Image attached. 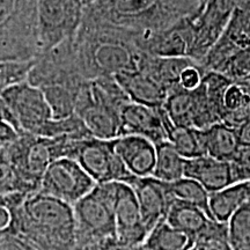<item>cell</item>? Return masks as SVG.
<instances>
[{"instance_id": "83f0119b", "label": "cell", "mask_w": 250, "mask_h": 250, "mask_svg": "<svg viewBox=\"0 0 250 250\" xmlns=\"http://www.w3.org/2000/svg\"><path fill=\"white\" fill-rule=\"evenodd\" d=\"M165 184L170 201H180L187 204L195 205L211 217L210 208H208L210 193L198 182L188 177H183L174 182H165Z\"/></svg>"}, {"instance_id": "277c9868", "label": "cell", "mask_w": 250, "mask_h": 250, "mask_svg": "<svg viewBox=\"0 0 250 250\" xmlns=\"http://www.w3.org/2000/svg\"><path fill=\"white\" fill-rule=\"evenodd\" d=\"M131 102L115 77L87 80L76 100V115L92 137L114 140L121 137L122 108Z\"/></svg>"}, {"instance_id": "f6af8a7d", "label": "cell", "mask_w": 250, "mask_h": 250, "mask_svg": "<svg viewBox=\"0 0 250 250\" xmlns=\"http://www.w3.org/2000/svg\"><path fill=\"white\" fill-rule=\"evenodd\" d=\"M137 250H139V249H138V248H137Z\"/></svg>"}, {"instance_id": "9a60e30c", "label": "cell", "mask_w": 250, "mask_h": 250, "mask_svg": "<svg viewBox=\"0 0 250 250\" xmlns=\"http://www.w3.org/2000/svg\"><path fill=\"white\" fill-rule=\"evenodd\" d=\"M161 108L146 107L133 102L126 103L120 114L121 137L140 136L155 145L167 140Z\"/></svg>"}, {"instance_id": "ffe728a7", "label": "cell", "mask_w": 250, "mask_h": 250, "mask_svg": "<svg viewBox=\"0 0 250 250\" xmlns=\"http://www.w3.org/2000/svg\"><path fill=\"white\" fill-rule=\"evenodd\" d=\"M165 220L173 227L195 237V240L204 234L215 221L202 208L180 201H171Z\"/></svg>"}, {"instance_id": "4fadbf2b", "label": "cell", "mask_w": 250, "mask_h": 250, "mask_svg": "<svg viewBox=\"0 0 250 250\" xmlns=\"http://www.w3.org/2000/svg\"><path fill=\"white\" fill-rule=\"evenodd\" d=\"M114 213L118 241L131 248L142 246L148 230L143 223L138 201L129 184L115 182Z\"/></svg>"}, {"instance_id": "1f68e13d", "label": "cell", "mask_w": 250, "mask_h": 250, "mask_svg": "<svg viewBox=\"0 0 250 250\" xmlns=\"http://www.w3.org/2000/svg\"><path fill=\"white\" fill-rule=\"evenodd\" d=\"M192 250H234L227 224L214 221L204 234L197 237Z\"/></svg>"}, {"instance_id": "f35d334b", "label": "cell", "mask_w": 250, "mask_h": 250, "mask_svg": "<svg viewBox=\"0 0 250 250\" xmlns=\"http://www.w3.org/2000/svg\"><path fill=\"white\" fill-rule=\"evenodd\" d=\"M19 134L11 124L0 121V144L13 143L18 139Z\"/></svg>"}, {"instance_id": "d6a6232c", "label": "cell", "mask_w": 250, "mask_h": 250, "mask_svg": "<svg viewBox=\"0 0 250 250\" xmlns=\"http://www.w3.org/2000/svg\"><path fill=\"white\" fill-rule=\"evenodd\" d=\"M35 61L0 62V94L19 83H26Z\"/></svg>"}, {"instance_id": "ee69618b", "label": "cell", "mask_w": 250, "mask_h": 250, "mask_svg": "<svg viewBox=\"0 0 250 250\" xmlns=\"http://www.w3.org/2000/svg\"><path fill=\"white\" fill-rule=\"evenodd\" d=\"M243 250H250V249H243Z\"/></svg>"}, {"instance_id": "30bf717a", "label": "cell", "mask_w": 250, "mask_h": 250, "mask_svg": "<svg viewBox=\"0 0 250 250\" xmlns=\"http://www.w3.org/2000/svg\"><path fill=\"white\" fill-rule=\"evenodd\" d=\"M85 14L80 0H37V28L42 55L76 37Z\"/></svg>"}, {"instance_id": "f546056e", "label": "cell", "mask_w": 250, "mask_h": 250, "mask_svg": "<svg viewBox=\"0 0 250 250\" xmlns=\"http://www.w3.org/2000/svg\"><path fill=\"white\" fill-rule=\"evenodd\" d=\"M227 226L234 250L250 249V199L234 213Z\"/></svg>"}, {"instance_id": "e575fe53", "label": "cell", "mask_w": 250, "mask_h": 250, "mask_svg": "<svg viewBox=\"0 0 250 250\" xmlns=\"http://www.w3.org/2000/svg\"><path fill=\"white\" fill-rule=\"evenodd\" d=\"M74 250H137V248L123 245L118 241L117 237H105L76 242Z\"/></svg>"}, {"instance_id": "5b68a950", "label": "cell", "mask_w": 250, "mask_h": 250, "mask_svg": "<svg viewBox=\"0 0 250 250\" xmlns=\"http://www.w3.org/2000/svg\"><path fill=\"white\" fill-rule=\"evenodd\" d=\"M41 56L37 0H0V62L35 61Z\"/></svg>"}, {"instance_id": "52a82bcc", "label": "cell", "mask_w": 250, "mask_h": 250, "mask_svg": "<svg viewBox=\"0 0 250 250\" xmlns=\"http://www.w3.org/2000/svg\"><path fill=\"white\" fill-rule=\"evenodd\" d=\"M65 158L73 159L96 184L122 182L130 184L136 179L115 151L114 140L94 138L70 139Z\"/></svg>"}, {"instance_id": "9c48e42d", "label": "cell", "mask_w": 250, "mask_h": 250, "mask_svg": "<svg viewBox=\"0 0 250 250\" xmlns=\"http://www.w3.org/2000/svg\"><path fill=\"white\" fill-rule=\"evenodd\" d=\"M212 107L221 123L240 129L250 121V76L230 80L206 71L202 80Z\"/></svg>"}, {"instance_id": "d590c367", "label": "cell", "mask_w": 250, "mask_h": 250, "mask_svg": "<svg viewBox=\"0 0 250 250\" xmlns=\"http://www.w3.org/2000/svg\"><path fill=\"white\" fill-rule=\"evenodd\" d=\"M205 67L201 62H196L188 66L182 72L180 78V86L187 90H193L202 83L203 77L205 74Z\"/></svg>"}, {"instance_id": "8d00e7d4", "label": "cell", "mask_w": 250, "mask_h": 250, "mask_svg": "<svg viewBox=\"0 0 250 250\" xmlns=\"http://www.w3.org/2000/svg\"><path fill=\"white\" fill-rule=\"evenodd\" d=\"M0 250H39L28 240L7 229L0 233Z\"/></svg>"}, {"instance_id": "4316f807", "label": "cell", "mask_w": 250, "mask_h": 250, "mask_svg": "<svg viewBox=\"0 0 250 250\" xmlns=\"http://www.w3.org/2000/svg\"><path fill=\"white\" fill-rule=\"evenodd\" d=\"M164 110L175 126L193 127V92L179 86L168 93Z\"/></svg>"}, {"instance_id": "6da1fadb", "label": "cell", "mask_w": 250, "mask_h": 250, "mask_svg": "<svg viewBox=\"0 0 250 250\" xmlns=\"http://www.w3.org/2000/svg\"><path fill=\"white\" fill-rule=\"evenodd\" d=\"M74 61L81 77L94 80L139 70L145 52L133 35L85 17L72 40Z\"/></svg>"}, {"instance_id": "7bdbcfd3", "label": "cell", "mask_w": 250, "mask_h": 250, "mask_svg": "<svg viewBox=\"0 0 250 250\" xmlns=\"http://www.w3.org/2000/svg\"><path fill=\"white\" fill-rule=\"evenodd\" d=\"M80 1L83 2V5L85 6V7H88V6L93 5L94 2H96V1H98V0H80Z\"/></svg>"}, {"instance_id": "8fae6325", "label": "cell", "mask_w": 250, "mask_h": 250, "mask_svg": "<svg viewBox=\"0 0 250 250\" xmlns=\"http://www.w3.org/2000/svg\"><path fill=\"white\" fill-rule=\"evenodd\" d=\"M96 183L73 159L61 158L52 162L43 175L40 192L73 206L94 189Z\"/></svg>"}, {"instance_id": "5bb4252c", "label": "cell", "mask_w": 250, "mask_h": 250, "mask_svg": "<svg viewBox=\"0 0 250 250\" xmlns=\"http://www.w3.org/2000/svg\"><path fill=\"white\" fill-rule=\"evenodd\" d=\"M129 186L137 197L143 223L149 233L156 225L165 220L171 203L166 184L148 176L136 177Z\"/></svg>"}, {"instance_id": "cb8c5ba5", "label": "cell", "mask_w": 250, "mask_h": 250, "mask_svg": "<svg viewBox=\"0 0 250 250\" xmlns=\"http://www.w3.org/2000/svg\"><path fill=\"white\" fill-rule=\"evenodd\" d=\"M193 62H196V61L188 57L161 58L146 54L139 70L147 72L162 86H165L168 92H170L171 89L180 86L181 74Z\"/></svg>"}, {"instance_id": "7a4b0ae2", "label": "cell", "mask_w": 250, "mask_h": 250, "mask_svg": "<svg viewBox=\"0 0 250 250\" xmlns=\"http://www.w3.org/2000/svg\"><path fill=\"white\" fill-rule=\"evenodd\" d=\"M9 230L39 250H74L76 219L73 206L40 191L21 193L8 208Z\"/></svg>"}, {"instance_id": "44dd1931", "label": "cell", "mask_w": 250, "mask_h": 250, "mask_svg": "<svg viewBox=\"0 0 250 250\" xmlns=\"http://www.w3.org/2000/svg\"><path fill=\"white\" fill-rule=\"evenodd\" d=\"M250 199V181L235 183L220 191L210 193L208 208L213 220L227 224L234 213Z\"/></svg>"}, {"instance_id": "e0dca14e", "label": "cell", "mask_w": 250, "mask_h": 250, "mask_svg": "<svg viewBox=\"0 0 250 250\" xmlns=\"http://www.w3.org/2000/svg\"><path fill=\"white\" fill-rule=\"evenodd\" d=\"M131 102L151 108H161L168 96V89L147 72L137 70L115 76Z\"/></svg>"}, {"instance_id": "d6986e66", "label": "cell", "mask_w": 250, "mask_h": 250, "mask_svg": "<svg viewBox=\"0 0 250 250\" xmlns=\"http://www.w3.org/2000/svg\"><path fill=\"white\" fill-rule=\"evenodd\" d=\"M184 177L198 182L208 193L220 191L234 184L229 162L208 155L187 159Z\"/></svg>"}, {"instance_id": "3957f363", "label": "cell", "mask_w": 250, "mask_h": 250, "mask_svg": "<svg viewBox=\"0 0 250 250\" xmlns=\"http://www.w3.org/2000/svg\"><path fill=\"white\" fill-rule=\"evenodd\" d=\"M201 0H98L85 17L120 28L140 44L198 11Z\"/></svg>"}, {"instance_id": "bcb514c9", "label": "cell", "mask_w": 250, "mask_h": 250, "mask_svg": "<svg viewBox=\"0 0 250 250\" xmlns=\"http://www.w3.org/2000/svg\"><path fill=\"white\" fill-rule=\"evenodd\" d=\"M191 250H192V249H191Z\"/></svg>"}, {"instance_id": "836d02e7", "label": "cell", "mask_w": 250, "mask_h": 250, "mask_svg": "<svg viewBox=\"0 0 250 250\" xmlns=\"http://www.w3.org/2000/svg\"><path fill=\"white\" fill-rule=\"evenodd\" d=\"M229 165L234 184L250 181V146H241Z\"/></svg>"}, {"instance_id": "f1b7e54d", "label": "cell", "mask_w": 250, "mask_h": 250, "mask_svg": "<svg viewBox=\"0 0 250 250\" xmlns=\"http://www.w3.org/2000/svg\"><path fill=\"white\" fill-rule=\"evenodd\" d=\"M44 94L54 120H62L76 114V100L79 89L65 86H48L41 88Z\"/></svg>"}, {"instance_id": "b9f144b4", "label": "cell", "mask_w": 250, "mask_h": 250, "mask_svg": "<svg viewBox=\"0 0 250 250\" xmlns=\"http://www.w3.org/2000/svg\"><path fill=\"white\" fill-rule=\"evenodd\" d=\"M250 9V0H235V9L234 11H248Z\"/></svg>"}, {"instance_id": "60d3db41", "label": "cell", "mask_w": 250, "mask_h": 250, "mask_svg": "<svg viewBox=\"0 0 250 250\" xmlns=\"http://www.w3.org/2000/svg\"><path fill=\"white\" fill-rule=\"evenodd\" d=\"M11 221H12L11 211H9L6 206L0 205V233L6 232V230L9 229Z\"/></svg>"}, {"instance_id": "ac0fdd59", "label": "cell", "mask_w": 250, "mask_h": 250, "mask_svg": "<svg viewBox=\"0 0 250 250\" xmlns=\"http://www.w3.org/2000/svg\"><path fill=\"white\" fill-rule=\"evenodd\" d=\"M115 151L125 167L136 177L152 176L154 170L155 144L140 136H124L115 139Z\"/></svg>"}, {"instance_id": "4dcf8cb0", "label": "cell", "mask_w": 250, "mask_h": 250, "mask_svg": "<svg viewBox=\"0 0 250 250\" xmlns=\"http://www.w3.org/2000/svg\"><path fill=\"white\" fill-rule=\"evenodd\" d=\"M33 193L9 159L6 144H0V195L8 193Z\"/></svg>"}, {"instance_id": "7c38bea8", "label": "cell", "mask_w": 250, "mask_h": 250, "mask_svg": "<svg viewBox=\"0 0 250 250\" xmlns=\"http://www.w3.org/2000/svg\"><path fill=\"white\" fill-rule=\"evenodd\" d=\"M1 95L17 121L20 133L40 136L43 127L52 120L44 94L28 81L11 87Z\"/></svg>"}, {"instance_id": "603a6c76", "label": "cell", "mask_w": 250, "mask_h": 250, "mask_svg": "<svg viewBox=\"0 0 250 250\" xmlns=\"http://www.w3.org/2000/svg\"><path fill=\"white\" fill-rule=\"evenodd\" d=\"M161 118L167 140L184 159H193L206 155L203 130L195 129V127L175 126L169 121L164 108H161Z\"/></svg>"}, {"instance_id": "ba28073f", "label": "cell", "mask_w": 250, "mask_h": 250, "mask_svg": "<svg viewBox=\"0 0 250 250\" xmlns=\"http://www.w3.org/2000/svg\"><path fill=\"white\" fill-rule=\"evenodd\" d=\"M114 196L115 182L96 184L73 205L76 242L116 237Z\"/></svg>"}, {"instance_id": "74e56055", "label": "cell", "mask_w": 250, "mask_h": 250, "mask_svg": "<svg viewBox=\"0 0 250 250\" xmlns=\"http://www.w3.org/2000/svg\"><path fill=\"white\" fill-rule=\"evenodd\" d=\"M229 23H232L234 27L250 37V9L243 12L234 11Z\"/></svg>"}, {"instance_id": "d4e9b609", "label": "cell", "mask_w": 250, "mask_h": 250, "mask_svg": "<svg viewBox=\"0 0 250 250\" xmlns=\"http://www.w3.org/2000/svg\"><path fill=\"white\" fill-rule=\"evenodd\" d=\"M195 237L162 220L146 236L139 250H191Z\"/></svg>"}, {"instance_id": "8992f818", "label": "cell", "mask_w": 250, "mask_h": 250, "mask_svg": "<svg viewBox=\"0 0 250 250\" xmlns=\"http://www.w3.org/2000/svg\"><path fill=\"white\" fill-rule=\"evenodd\" d=\"M72 138H46L28 132L19 134L13 143L6 144L12 164L31 192L40 190L43 175L52 162L65 158L68 140Z\"/></svg>"}, {"instance_id": "2e32d148", "label": "cell", "mask_w": 250, "mask_h": 250, "mask_svg": "<svg viewBox=\"0 0 250 250\" xmlns=\"http://www.w3.org/2000/svg\"><path fill=\"white\" fill-rule=\"evenodd\" d=\"M191 26L188 17L173 24L168 29L146 39L140 44V50L153 57H188L191 46Z\"/></svg>"}, {"instance_id": "7402d4cb", "label": "cell", "mask_w": 250, "mask_h": 250, "mask_svg": "<svg viewBox=\"0 0 250 250\" xmlns=\"http://www.w3.org/2000/svg\"><path fill=\"white\" fill-rule=\"evenodd\" d=\"M206 155L230 162L241 147L239 129L225 123H218L203 130Z\"/></svg>"}, {"instance_id": "ab89813d", "label": "cell", "mask_w": 250, "mask_h": 250, "mask_svg": "<svg viewBox=\"0 0 250 250\" xmlns=\"http://www.w3.org/2000/svg\"><path fill=\"white\" fill-rule=\"evenodd\" d=\"M0 121L11 124L12 126H13L19 133H20V131H19V127H18V124H17V121H15V118L13 116V114H12L11 109L8 108L7 103H6L4 98H2L1 94H0Z\"/></svg>"}, {"instance_id": "484cf974", "label": "cell", "mask_w": 250, "mask_h": 250, "mask_svg": "<svg viewBox=\"0 0 250 250\" xmlns=\"http://www.w3.org/2000/svg\"><path fill=\"white\" fill-rule=\"evenodd\" d=\"M156 159L152 177L162 182H174L184 177L186 160L168 140L155 145Z\"/></svg>"}]
</instances>
